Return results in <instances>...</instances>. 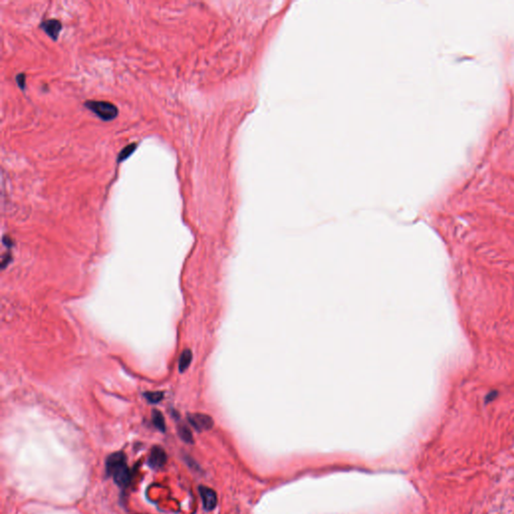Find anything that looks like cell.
<instances>
[{
  "label": "cell",
  "mask_w": 514,
  "mask_h": 514,
  "mask_svg": "<svg viewBox=\"0 0 514 514\" xmlns=\"http://www.w3.org/2000/svg\"><path fill=\"white\" fill-rule=\"evenodd\" d=\"M106 474L111 475L115 482L121 486H127L131 481V471L126 463V456L123 452H117L110 455L105 462Z\"/></svg>",
  "instance_id": "6da1fadb"
},
{
  "label": "cell",
  "mask_w": 514,
  "mask_h": 514,
  "mask_svg": "<svg viewBox=\"0 0 514 514\" xmlns=\"http://www.w3.org/2000/svg\"><path fill=\"white\" fill-rule=\"evenodd\" d=\"M85 106L91 110L96 116L103 121H113L119 115L118 107L109 102L103 101H88Z\"/></svg>",
  "instance_id": "7a4b0ae2"
},
{
  "label": "cell",
  "mask_w": 514,
  "mask_h": 514,
  "mask_svg": "<svg viewBox=\"0 0 514 514\" xmlns=\"http://www.w3.org/2000/svg\"><path fill=\"white\" fill-rule=\"evenodd\" d=\"M188 421L197 430V431H206L213 427L214 422L213 419L206 414H190L188 416Z\"/></svg>",
  "instance_id": "3957f363"
},
{
  "label": "cell",
  "mask_w": 514,
  "mask_h": 514,
  "mask_svg": "<svg viewBox=\"0 0 514 514\" xmlns=\"http://www.w3.org/2000/svg\"><path fill=\"white\" fill-rule=\"evenodd\" d=\"M148 462L153 469H160L163 467L167 462V454L165 450L159 446L153 447L149 456Z\"/></svg>",
  "instance_id": "277c9868"
},
{
  "label": "cell",
  "mask_w": 514,
  "mask_h": 514,
  "mask_svg": "<svg viewBox=\"0 0 514 514\" xmlns=\"http://www.w3.org/2000/svg\"><path fill=\"white\" fill-rule=\"evenodd\" d=\"M199 493L203 502V506L206 510L211 511L213 510L218 503L217 493H216L212 488H209L207 486H200L199 487Z\"/></svg>",
  "instance_id": "5b68a950"
},
{
  "label": "cell",
  "mask_w": 514,
  "mask_h": 514,
  "mask_svg": "<svg viewBox=\"0 0 514 514\" xmlns=\"http://www.w3.org/2000/svg\"><path fill=\"white\" fill-rule=\"evenodd\" d=\"M40 28L50 38H52L53 40H58L60 34L63 30V25L60 20L48 19L40 23Z\"/></svg>",
  "instance_id": "8992f818"
},
{
  "label": "cell",
  "mask_w": 514,
  "mask_h": 514,
  "mask_svg": "<svg viewBox=\"0 0 514 514\" xmlns=\"http://www.w3.org/2000/svg\"><path fill=\"white\" fill-rule=\"evenodd\" d=\"M192 351L190 349H185L183 353L181 354L180 356V359H179V371L180 373H183L184 371H186L189 366H190L191 362H192Z\"/></svg>",
  "instance_id": "52a82bcc"
},
{
  "label": "cell",
  "mask_w": 514,
  "mask_h": 514,
  "mask_svg": "<svg viewBox=\"0 0 514 514\" xmlns=\"http://www.w3.org/2000/svg\"><path fill=\"white\" fill-rule=\"evenodd\" d=\"M152 418H153V424L155 425V427L162 432H165L166 425H165V419H164L163 414L158 410H154L152 413Z\"/></svg>",
  "instance_id": "ba28073f"
},
{
  "label": "cell",
  "mask_w": 514,
  "mask_h": 514,
  "mask_svg": "<svg viewBox=\"0 0 514 514\" xmlns=\"http://www.w3.org/2000/svg\"><path fill=\"white\" fill-rule=\"evenodd\" d=\"M178 434H179L180 438L184 442H186V443H193L194 439H193V436H192V433H191L190 429H189L187 426L180 425L178 427Z\"/></svg>",
  "instance_id": "9c48e42d"
},
{
  "label": "cell",
  "mask_w": 514,
  "mask_h": 514,
  "mask_svg": "<svg viewBox=\"0 0 514 514\" xmlns=\"http://www.w3.org/2000/svg\"><path fill=\"white\" fill-rule=\"evenodd\" d=\"M136 149H137V144H131V145H128L127 147H125L119 154V157H118L119 163L120 162H123L126 159H128Z\"/></svg>",
  "instance_id": "30bf717a"
},
{
  "label": "cell",
  "mask_w": 514,
  "mask_h": 514,
  "mask_svg": "<svg viewBox=\"0 0 514 514\" xmlns=\"http://www.w3.org/2000/svg\"><path fill=\"white\" fill-rule=\"evenodd\" d=\"M145 397L146 399L152 403V404H157L159 403L162 399H163L164 397V394L162 392H148L145 394Z\"/></svg>",
  "instance_id": "8fae6325"
},
{
  "label": "cell",
  "mask_w": 514,
  "mask_h": 514,
  "mask_svg": "<svg viewBox=\"0 0 514 514\" xmlns=\"http://www.w3.org/2000/svg\"><path fill=\"white\" fill-rule=\"evenodd\" d=\"M25 79H26V75H25V73H19V74H17V76H16V83H17L18 87H19L21 90H25V88H26V85H25L26 80H25Z\"/></svg>",
  "instance_id": "7c38bea8"
}]
</instances>
